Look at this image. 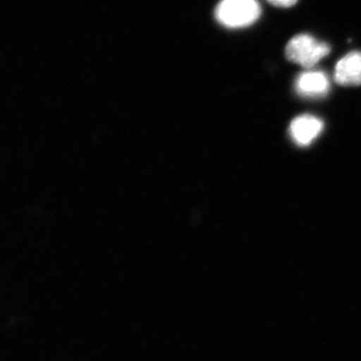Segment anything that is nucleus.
Listing matches in <instances>:
<instances>
[{"label":"nucleus","instance_id":"nucleus-1","mask_svg":"<svg viewBox=\"0 0 361 361\" xmlns=\"http://www.w3.org/2000/svg\"><path fill=\"white\" fill-rule=\"evenodd\" d=\"M257 0H221L216 8V20L228 28H243L260 18Z\"/></svg>","mask_w":361,"mask_h":361},{"label":"nucleus","instance_id":"nucleus-2","mask_svg":"<svg viewBox=\"0 0 361 361\" xmlns=\"http://www.w3.org/2000/svg\"><path fill=\"white\" fill-rule=\"evenodd\" d=\"M330 52V47L325 42H317L308 35L293 37L285 49L286 58L291 63L305 68H313Z\"/></svg>","mask_w":361,"mask_h":361},{"label":"nucleus","instance_id":"nucleus-3","mask_svg":"<svg viewBox=\"0 0 361 361\" xmlns=\"http://www.w3.org/2000/svg\"><path fill=\"white\" fill-rule=\"evenodd\" d=\"M323 122L314 116H297L290 123L291 139L299 146H308L322 134Z\"/></svg>","mask_w":361,"mask_h":361},{"label":"nucleus","instance_id":"nucleus-4","mask_svg":"<svg viewBox=\"0 0 361 361\" xmlns=\"http://www.w3.org/2000/svg\"><path fill=\"white\" fill-rule=\"evenodd\" d=\"M295 89L301 97L312 99L325 97L330 89L329 78L323 71H305L297 78Z\"/></svg>","mask_w":361,"mask_h":361},{"label":"nucleus","instance_id":"nucleus-5","mask_svg":"<svg viewBox=\"0 0 361 361\" xmlns=\"http://www.w3.org/2000/svg\"><path fill=\"white\" fill-rule=\"evenodd\" d=\"M334 80L343 87L361 85V52L353 51L337 63Z\"/></svg>","mask_w":361,"mask_h":361},{"label":"nucleus","instance_id":"nucleus-6","mask_svg":"<svg viewBox=\"0 0 361 361\" xmlns=\"http://www.w3.org/2000/svg\"><path fill=\"white\" fill-rule=\"evenodd\" d=\"M297 1H298V0H268V2H270L272 6L277 7L293 6Z\"/></svg>","mask_w":361,"mask_h":361}]
</instances>
